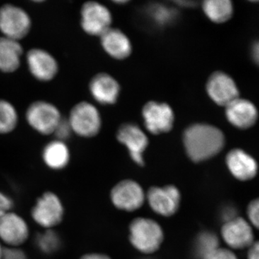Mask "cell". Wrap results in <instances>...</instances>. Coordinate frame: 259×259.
I'll return each mask as SVG.
<instances>
[{"label": "cell", "mask_w": 259, "mask_h": 259, "mask_svg": "<svg viewBox=\"0 0 259 259\" xmlns=\"http://www.w3.org/2000/svg\"><path fill=\"white\" fill-rule=\"evenodd\" d=\"M2 259H28L26 253L18 247H5Z\"/></svg>", "instance_id": "obj_30"}, {"label": "cell", "mask_w": 259, "mask_h": 259, "mask_svg": "<svg viewBox=\"0 0 259 259\" xmlns=\"http://www.w3.org/2000/svg\"><path fill=\"white\" fill-rule=\"evenodd\" d=\"M146 199L155 212L170 217L180 208L181 194L179 189L174 185L153 187L148 191Z\"/></svg>", "instance_id": "obj_9"}, {"label": "cell", "mask_w": 259, "mask_h": 259, "mask_svg": "<svg viewBox=\"0 0 259 259\" xmlns=\"http://www.w3.org/2000/svg\"><path fill=\"white\" fill-rule=\"evenodd\" d=\"M220 247L219 237L212 232H202L196 238L195 253L199 258L204 259Z\"/></svg>", "instance_id": "obj_25"}, {"label": "cell", "mask_w": 259, "mask_h": 259, "mask_svg": "<svg viewBox=\"0 0 259 259\" xmlns=\"http://www.w3.org/2000/svg\"><path fill=\"white\" fill-rule=\"evenodd\" d=\"M130 241L139 251L153 253L163 241V231L157 222L150 218H138L130 225Z\"/></svg>", "instance_id": "obj_2"}, {"label": "cell", "mask_w": 259, "mask_h": 259, "mask_svg": "<svg viewBox=\"0 0 259 259\" xmlns=\"http://www.w3.org/2000/svg\"><path fill=\"white\" fill-rule=\"evenodd\" d=\"M64 207L59 196L46 192L37 199L31 210L34 222L45 230L54 229L64 220Z\"/></svg>", "instance_id": "obj_5"}, {"label": "cell", "mask_w": 259, "mask_h": 259, "mask_svg": "<svg viewBox=\"0 0 259 259\" xmlns=\"http://www.w3.org/2000/svg\"><path fill=\"white\" fill-rule=\"evenodd\" d=\"M202 8L206 15L216 23L228 21L233 13V5L229 0H208L204 2Z\"/></svg>", "instance_id": "obj_22"}, {"label": "cell", "mask_w": 259, "mask_h": 259, "mask_svg": "<svg viewBox=\"0 0 259 259\" xmlns=\"http://www.w3.org/2000/svg\"><path fill=\"white\" fill-rule=\"evenodd\" d=\"M100 37L103 49L112 57L122 59L131 54V42L118 29L109 28Z\"/></svg>", "instance_id": "obj_20"}, {"label": "cell", "mask_w": 259, "mask_h": 259, "mask_svg": "<svg viewBox=\"0 0 259 259\" xmlns=\"http://www.w3.org/2000/svg\"><path fill=\"white\" fill-rule=\"evenodd\" d=\"M32 20L26 10L13 4L0 7V32L2 36L20 41L28 36Z\"/></svg>", "instance_id": "obj_4"}, {"label": "cell", "mask_w": 259, "mask_h": 259, "mask_svg": "<svg viewBox=\"0 0 259 259\" xmlns=\"http://www.w3.org/2000/svg\"><path fill=\"white\" fill-rule=\"evenodd\" d=\"M226 163L232 177L239 182H250L258 176V161L241 148H233L227 153Z\"/></svg>", "instance_id": "obj_11"}, {"label": "cell", "mask_w": 259, "mask_h": 259, "mask_svg": "<svg viewBox=\"0 0 259 259\" xmlns=\"http://www.w3.org/2000/svg\"><path fill=\"white\" fill-rule=\"evenodd\" d=\"M207 91L213 101L226 107L239 97V90L234 80L222 71H217L209 76Z\"/></svg>", "instance_id": "obj_14"}, {"label": "cell", "mask_w": 259, "mask_h": 259, "mask_svg": "<svg viewBox=\"0 0 259 259\" xmlns=\"http://www.w3.org/2000/svg\"><path fill=\"white\" fill-rule=\"evenodd\" d=\"M69 148L66 142L54 140L48 143L42 151L44 163L48 168L55 171L64 169L69 163Z\"/></svg>", "instance_id": "obj_21"}, {"label": "cell", "mask_w": 259, "mask_h": 259, "mask_svg": "<svg viewBox=\"0 0 259 259\" xmlns=\"http://www.w3.org/2000/svg\"><path fill=\"white\" fill-rule=\"evenodd\" d=\"M67 119L72 132L81 137H93L101 127L100 113L90 102H81L75 105Z\"/></svg>", "instance_id": "obj_6"}, {"label": "cell", "mask_w": 259, "mask_h": 259, "mask_svg": "<svg viewBox=\"0 0 259 259\" xmlns=\"http://www.w3.org/2000/svg\"><path fill=\"white\" fill-rule=\"evenodd\" d=\"M3 250H4V248H3L1 242H0V259H2V257H3Z\"/></svg>", "instance_id": "obj_36"}, {"label": "cell", "mask_w": 259, "mask_h": 259, "mask_svg": "<svg viewBox=\"0 0 259 259\" xmlns=\"http://www.w3.org/2000/svg\"><path fill=\"white\" fill-rule=\"evenodd\" d=\"M246 259H259V240L255 239L247 249Z\"/></svg>", "instance_id": "obj_33"}, {"label": "cell", "mask_w": 259, "mask_h": 259, "mask_svg": "<svg viewBox=\"0 0 259 259\" xmlns=\"http://www.w3.org/2000/svg\"><path fill=\"white\" fill-rule=\"evenodd\" d=\"M19 115L12 102L0 99V135L11 134L18 127Z\"/></svg>", "instance_id": "obj_23"}, {"label": "cell", "mask_w": 259, "mask_h": 259, "mask_svg": "<svg viewBox=\"0 0 259 259\" xmlns=\"http://www.w3.org/2000/svg\"><path fill=\"white\" fill-rule=\"evenodd\" d=\"M80 259H111L108 255L101 253H88L83 255Z\"/></svg>", "instance_id": "obj_35"}, {"label": "cell", "mask_w": 259, "mask_h": 259, "mask_svg": "<svg viewBox=\"0 0 259 259\" xmlns=\"http://www.w3.org/2000/svg\"><path fill=\"white\" fill-rule=\"evenodd\" d=\"M245 218L255 231H259V197L252 199L247 204Z\"/></svg>", "instance_id": "obj_26"}, {"label": "cell", "mask_w": 259, "mask_h": 259, "mask_svg": "<svg viewBox=\"0 0 259 259\" xmlns=\"http://www.w3.org/2000/svg\"><path fill=\"white\" fill-rule=\"evenodd\" d=\"M62 117L59 109L46 100L32 102L25 112L27 123L34 131L42 136L53 135Z\"/></svg>", "instance_id": "obj_3"}, {"label": "cell", "mask_w": 259, "mask_h": 259, "mask_svg": "<svg viewBox=\"0 0 259 259\" xmlns=\"http://www.w3.org/2000/svg\"><path fill=\"white\" fill-rule=\"evenodd\" d=\"M35 245L44 254H53L61 248L60 236L54 229L45 230L35 237Z\"/></svg>", "instance_id": "obj_24"}, {"label": "cell", "mask_w": 259, "mask_h": 259, "mask_svg": "<svg viewBox=\"0 0 259 259\" xmlns=\"http://www.w3.org/2000/svg\"><path fill=\"white\" fill-rule=\"evenodd\" d=\"M72 134V130L67 117H62L59 123L56 126L53 135L55 136L56 140L65 142L66 140L69 139Z\"/></svg>", "instance_id": "obj_27"}, {"label": "cell", "mask_w": 259, "mask_h": 259, "mask_svg": "<svg viewBox=\"0 0 259 259\" xmlns=\"http://www.w3.org/2000/svg\"><path fill=\"white\" fill-rule=\"evenodd\" d=\"M90 91L93 98L102 105L114 104L120 93V86L110 75L97 74L90 83Z\"/></svg>", "instance_id": "obj_18"}, {"label": "cell", "mask_w": 259, "mask_h": 259, "mask_svg": "<svg viewBox=\"0 0 259 259\" xmlns=\"http://www.w3.org/2000/svg\"><path fill=\"white\" fill-rule=\"evenodd\" d=\"M110 198L117 208L132 212L141 207L146 200V194L139 183L125 180L112 188Z\"/></svg>", "instance_id": "obj_10"}, {"label": "cell", "mask_w": 259, "mask_h": 259, "mask_svg": "<svg viewBox=\"0 0 259 259\" xmlns=\"http://www.w3.org/2000/svg\"><path fill=\"white\" fill-rule=\"evenodd\" d=\"M30 228L25 220L13 211L0 219V242L7 247H19L28 241Z\"/></svg>", "instance_id": "obj_13"}, {"label": "cell", "mask_w": 259, "mask_h": 259, "mask_svg": "<svg viewBox=\"0 0 259 259\" xmlns=\"http://www.w3.org/2000/svg\"><path fill=\"white\" fill-rule=\"evenodd\" d=\"M221 236L227 248L233 251L247 250L255 241V230L246 218L240 215L223 223Z\"/></svg>", "instance_id": "obj_7"}, {"label": "cell", "mask_w": 259, "mask_h": 259, "mask_svg": "<svg viewBox=\"0 0 259 259\" xmlns=\"http://www.w3.org/2000/svg\"><path fill=\"white\" fill-rule=\"evenodd\" d=\"M152 18L159 24H166L175 18V12L161 6H156L151 10Z\"/></svg>", "instance_id": "obj_28"}, {"label": "cell", "mask_w": 259, "mask_h": 259, "mask_svg": "<svg viewBox=\"0 0 259 259\" xmlns=\"http://www.w3.org/2000/svg\"><path fill=\"white\" fill-rule=\"evenodd\" d=\"M225 144L222 131L207 124H194L184 134L186 152L194 162L206 161L217 156L223 151Z\"/></svg>", "instance_id": "obj_1"}, {"label": "cell", "mask_w": 259, "mask_h": 259, "mask_svg": "<svg viewBox=\"0 0 259 259\" xmlns=\"http://www.w3.org/2000/svg\"><path fill=\"white\" fill-rule=\"evenodd\" d=\"M146 128L153 134L166 133L172 128L174 113L167 104L149 102L143 110Z\"/></svg>", "instance_id": "obj_15"}, {"label": "cell", "mask_w": 259, "mask_h": 259, "mask_svg": "<svg viewBox=\"0 0 259 259\" xmlns=\"http://www.w3.org/2000/svg\"><path fill=\"white\" fill-rule=\"evenodd\" d=\"M25 60L29 72L34 79L40 82L53 81L59 74V63L45 49L40 48L30 49L25 55Z\"/></svg>", "instance_id": "obj_8"}, {"label": "cell", "mask_w": 259, "mask_h": 259, "mask_svg": "<svg viewBox=\"0 0 259 259\" xmlns=\"http://www.w3.org/2000/svg\"><path fill=\"white\" fill-rule=\"evenodd\" d=\"M14 207V202L9 196L0 191V219L6 214L11 212Z\"/></svg>", "instance_id": "obj_31"}, {"label": "cell", "mask_w": 259, "mask_h": 259, "mask_svg": "<svg viewBox=\"0 0 259 259\" xmlns=\"http://www.w3.org/2000/svg\"><path fill=\"white\" fill-rule=\"evenodd\" d=\"M110 11L97 2H87L81 9V26L90 35L101 36L110 28L111 23Z\"/></svg>", "instance_id": "obj_12"}, {"label": "cell", "mask_w": 259, "mask_h": 259, "mask_svg": "<svg viewBox=\"0 0 259 259\" xmlns=\"http://www.w3.org/2000/svg\"><path fill=\"white\" fill-rule=\"evenodd\" d=\"M251 57L255 64L259 66V40L255 42L251 48Z\"/></svg>", "instance_id": "obj_34"}, {"label": "cell", "mask_w": 259, "mask_h": 259, "mask_svg": "<svg viewBox=\"0 0 259 259\" xmlns=\"http://www.w3.org/2000/svg\"><path fill=\"white\" fill-rule=\"evenodd\" d=\"M227 119L237 128L253 127L258 118V112L253 102L238 97L226 107Z\"/></svg>", "instance_id": "obj_16"}, {"label": "cell", "mask_w": 259, "mask_h": 259, "mask_svg": "<svg viewBox=\"0 0 259 259\" xmlns=\"http://www.w3.org/2000/svg\"><path fill=\"white\" fill-rule=\"evenodd\" d=\"M117 139L127 147L134 161L143 166L144 163L143 153L147 147L148 141L146 134L140 127L134 124L121 126L117 133Z\"/></svg>", "instance_id": "obj_17"}, {"label": "cell", "mask_w": 259, "mask_h": 259, "mask_svg": "<svg viewBox=\"0 0 259 259\" xmlns=\"http://www.w3.org/2000/svg\"><path fill=\"white\" fill-rule=\"evenodd\" d=\"M24 54L23 46L18 40L0 37V71L13 74L20 69Z\"/></svg>", "instance_id": "obj_19"}, {"label": "cell", "mask_w": 259, "mask_h": 259, "mask_svg": "<svg viewBox=\"0 0 259 259\" xmlns=\"http://www.w3.org/2000/svg\"><path fill=\"white\" fill-rule=\"evenodd\" d=\"M221 214V219H222L223 223L231 221L233 218L239 216L238 209L235 206L231 205V204H228V205L223 207Z\"/></svg>", "instance_id": "obj_32"}, {"label": "cell", "mask_w": 259, "mask_h": 259, "mask_svg": "<svg viewBox=\"0 0 259 259\" xmlns=\"http://www.w3.org/2000/svg\"><path fill=\"white\" fill-rule=\"evenodd\" d=\"M204 259H239L235 251L228 248L220 247Z\"/></svg>", "instance_id": "obj_29"}]
</instances>
